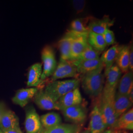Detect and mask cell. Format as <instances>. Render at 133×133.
I'll return each instance as SVG.
<instances>
[{
  "label": "cell",
  "mask_w": 133,
  "mask_h": 133,
  "mask_svg": "<svg viewBox=\"0 0 133 133\" xmlns=\"http://www.w3.org/2000/svg\"><path fill=\"white\" fill-rule=\"evenodd\" d=\"M118 133H129L126 131H119Z\"/></svg>",
  "instance_id": "36"
},
{
  "label": "cell",
  "mask_w": 133,
  "mask_h": 133,
  "mask_svg": "<svg viewBox=\"0 0 133 133\" xmlns=\"http://www.w3.org/2000/svg\"><path fill=\"white\" fill-rule=\"evenodd\" d=\"M80 80L74 78L65 81H51L46 86L44 91L57 102L63 96L79 88Z\"/></svg>",
  "instance_id": "3"
},
{
  "label": "cell",
  "mask_w": 133,
  "mask_h": 133,
  "mask_svg": "<svg viewBox=\"0 0 133 133\" xmlns=\"http://www.w3.org/2000/svg\"><path fill=\"white\" fill-rule=\"evenodd\" d=\"M102 36L107 45H114L116 43L114 33L109 29H107Z\"/></svg>",
  "instance_id": "29"
},
{
  "label": "cell",
  "mask_w": 133,
  "mask_h": 133,
  "mask_svg": "<svg viewBox=\"0 0 133 133\" xmlns=\"http://www.w3.org/2000/svg\"><path fill=\"white\" fill-rule=\"evenodd\" d=\"M7 109L6 108V105H5V103L3 102H0V120L1 117L4 114L5 110Z\"/></svg>",
  "instance_id": "32"
},
{
  "label": "cell",
  "mask_w": 133,
  "mask_h": 133,
  "mask_svg": "<svg viewBox=\"0 0 133 133\" xmlns=\"http://www.w3.org/2000/svg\"><path fill=\"white\" fill-rule=\"evenodd\" d=\"M122 72L116 65H114L109 70L104 73L106 78L103 90L116 91Z\"/></svg>",
  "instance_id": "10"
},
{
  "label": "cell",
  "mask_w": 133,
  "mask_h": 133,
  "mask_svg": "<svg viewBox=\"0 0 133 133\" xmlns=\"http://www.w3.org/2000/svg\"><path fill=\"white\" fill-rule=\"evenodd\" d=\"M74 6L75 9L78 12H81L83 10L85 5V1H74Z\"/></svg>",
  "instance_id": "30"
},
{
  "label": "cell",
  "mask_w": 133,
  "mask_h": 133,
  "mask_svg": "<svg viewBox=\"0 0 133 133\" xmlns=\"http://www.w3.org/2000/svg\"><path fill=\"white\" fill-rule=\"evenodd\" d=\"M81 129V125L61 123L53 128L45 130L43 133H80Z\"/></svg>",
  "instance_id": "26"
},
{
  "label": "cell",
  "mask_w": 133,
  "mask_h": 133,
  "mask_svg": "<svg viewBox=\"0 0 133 133\" xmlns=\"http://www.w3.org/2000/svg\"><path fill=\"white\" fill-rule=\"evenodd\" d=\"M129 71H133V45H130V53H129Z\"/></svg>",
  "instance_id": "31"
},
{
  "label": "cell",
  "mask_w": 133,
  "mask_h": 133,
  "mask_svg": "<svg viewBox=\"0 0 133 133\" xmlns=\"http://www.w3.org/2000/svg\"><path fill=\"white\" fill-rule=\"evenodd\" d=\"M4 133H23L21 129H14L9 130H2Z\"/></svg>",
  "instance_id": "33"
},
{
  "label": "cell",
  "mask_w": 133,
  "mask_h": 133,
  "mask_svg": "<svg viewBox=\"0 0 133 133\" xmlns=\"http://www.w3.org/2000/svg\"><path fill=\"white\" fill-rule=\"evenodd\" d=\"M90 18V17H86L74 20L71 24L70 30L80 33H89L90 30L88 25Z\"/></svg>",
  "instance_id": "27"
},
{
  "label": "cell",
  "mask_w": 133,
  "mask_h": 133,
  "mask_svg": "<svg viewBox=\"0 0 133 133\" xmlns=\"http://www.w3.org/2000/svg\"><path fill=\"white\" fill-rule=\"evenodd\" d=\"M43 72L42 64L35 63L32 65L29 69L27 85L30 87L37 88L41 82V76Z\"/></svg>",
  "instance_id": "19"
},
{
  "label": "cell",
  "mask_w": 133,
  "mask_h": 133,
  "mask_svg": "<svg viewBox=\"0 0 133 133\" xmlns=\"http://www.w3.org/2000/svg\"><path fill=\"white\" fill-rule=\"evenodd\" d=\"M133 103L129 99L128 95H121L116 92L114 98V107L115 113L117 118L131 108Z\"/></svg>",
  "instance_id": "18"
},
{
  "label": "cell",
  "mask_w": 133,
  "mask_h": 133,
  "mask_svg": "<svg viewBox=\"0 0 133 133\" xmlns=\"http://www.w3.org/2000/svg\"><path fill=\"white\" fill-rule=\"evenodd\" d=\"M80 133H90V131L88 129H86L85 130H84V131H83L82 132H81Z\"/></svg>",
  "instance_id": "35"
},
{
  "label": "cell",
  "mask_w": 133,
  "mask_h": 133,
  "mask_svg": "<svg viewBox=\"0 0 133 133\" xmlns=\"http://www.w3.org/2000/svg\"><path fill=\"white\" fill-rule=\"evenodd\" d=\"M75 32L68 30L58 42L60 58L64 60L71 61V44L74 38Z\"/></svg>",
  "instance_id": "13"
},
{
  "label": "cell",
  "mask_w": 133,
  "mask_h": 133,
  "mask_svg": "<svg viewBox=\"0 0 133 133\" xmlns=\"http://www.w3.org/2000/svg\"><path fill=\"white\" fill-rule=\"evenodd\" d=\"M0 133H4V132L2 131V130L0 129Z\"/></svg>",
  "instance_id": "37"
},
{
  "label": "cell",
  "mask_w": 133,
  "mask_h": 133,
  "mask_svg": "<svg viewBox=\"0 0 133 133\" xmlns=\"http://www.w3.org/2000/svg\"><path fill=\"white\" fill-rule=\"evenodd\" d=\"M122 45L115 44L103 53L100 57V60L105 68L104 73L114 65Z\"/></svg>",
  "instance_id": "17"
},
{
  "label": "cell",
  "mask_w": 133,
  "mask_h": 133,
  "mask_svg": "<svg viewBox=\"0 0 133 133\" xmlns=\"http://www.w3.org/2000/svg\"><path fill=\"white\" fill-rule=\"evenodd\" d=\"M119 131L114 129H108L102 133H118Z\"/></svg>",
  "instance_id": "34"
},
{
  "label": "cell",
  "mask_w": 133,
  "mask_h": 133,
  "mask_svg": "<svg viewBox=\"0 0 133 133\" xmlns=\"http://www.w3.org/2000/svg\"><path fill=\"white\" fill-rule=\"evenodd\" d=\"M82 97L79 88L71 91L61 97L57 101L60 110H62L70 107L81 104Z\"/></svg>",
  "instance_id": "9"
},
{
  "label": "cell",
  "mask_w": 133,
  "mask_h": 133,
  "mask_svg": "<svg viewBox=\"0 0 133 133\" xmlns=\"http://www.w3.org/2000/svg\"><path fill=\"white\" fill-rule=\"evenodd\" d=\"M88 33L75 32L74 38L71 44L70 61L76 60L88 45L87 42Z\"/></svg>",
  "instance_id": "11"
},
{
  "label": "cell",
  "mask_w": 133,
  "mask_h": 133,
  "mask_svg": "<svg viewBox=\"0 0 133 133\" xmlns=\"http://www.w3.org/2000/svg\"><path fill=\"white\" fill-rule=\"evenodd\" d=\"M61 111L66 120L73 124L81 125L86 119V109L81 104L70 107Z\"/></svg>",
  "instance_id": "7"
},
{
  "label": "cell",
  "mask_w": 133,
  "mask_h": 133,
  "mask_svg": "<svg viewBox=\"0 0 133 133\" xmlns=\"http://www.w3.org/2000/svg\"><path fill=\"white\" fill-rule=\"evenodd\" d=\"M116 91L103 90L97 103L108 129H113L117 117L115 113L114 102Z\"/></svg>",
  "instance_id": "2"
},
{
  "label": "cell",
  "mask_w": 133,
  "mask_h": 133,
  "mask_svg": "<svg viewBox=\"0 0 133 133\" xmlns=\"http://www.w3.org/2000/svg\"><path fill=\"white\" fill-rule=\"evenodd\" d=\"M118 131L133 130V109L127 110L117 118L114 128Z\"/></svg>",
  "instance_id": "21"
},
{
  "label": "cell",
  "mask_w": 133,
  "mask_h": 133,
  "mask_svg": "<svg viewBox=\"0 0 133 133\" xmlns=\"http://www.w3.org/2000/svg\"><path fill=\"white\" fill-rule=\"evenodd\" d=\"M87 42L89 45L99 53L105 50L108 46L102 35L90 31L88 33Z\"/></svg>",
  "instance_id": "25"
},
{
  "label": "cell",
  "mask_w": 133,
  "mask_h": 133,
  "mask_svg": "<svg viewBox=\"0 0 133 133\" xmlns=\"http://www.w3.org/2000/svg\"><path fill=\"white\" fill-rule=\"evenodd\" d=\"M104 68L102 65L95 70L86 73L82 77V87L91 97L98 98L102 93L105 84V76L102 73Z\"/></svg>",
  "instance_id": "1"
},
{
  "label": "cell",
  "mask_w": 133,
  "mask_h": 133,
  "mask_svg": "<svg viewBox=\"0 0 133 133\" xmlns=\"http://www.w3.org/2000/svg\"><path fill=\"white\" fill-rule=\"evenodd\" d=\"M78 73L76 68L71 61L60 59L55 71L52 76V81L68 77H75Z\"/></svg>",
  "instance_id": "6"
},
{
  "label": "cell",
  "mask_w": 133,
  "mask_h": 133,
  "mask_svg": "<svg viewBox=\"0 0 133 133\" xmlns=\"http://www.w3.org/2000/svg\"><path fill=\"white\" fill-rule=\"evenodd\" d=\"M114 20L110 19L108 15H105L102 19L91 17L88 26L90 31L103 35L107 29L114 25Z\"/></svg>",
  "instance_id": "14"
},
{
  "label": "cell",
  "mask_w": 133,
  "mask_h": 133,
  "mask_svg": "<svg viewBox=\"0 0 133 133\" xmlns=\"http://www.w3.org/2000/svg\"><path fill=\"white\" fill-rule=\"evenodd\" d=\"M38 90V88L30 87L22 88L17 91L12 98V101L15 105L24 108L27 105Z\"/></svg>",
  "instance_id": "15"
},
{
  "label": "cell",
  "mask_w": 133,
  "mask_h": 133,
  "mask_svg": "<svg viewBox=\"0 0 133 133\" xmlns=\"http://www.w3.org/2000/svg\"><path fill=\"white\" fill-rule=\"evenodd\" d=\"M117 92L121 95H128L130 90L133 88V71H128L124 73L120 78L118 84Z\"/></svg>",
  "instance_id": "23"
},
{
  "label": "cell",
  "mask_w": 133,
  "mask_h": 133,
  "mask_svg": "<svg viewBox=\"0 0 133 133\" xmlns=\"http://www.w3.org/2000/svg\"><path fill=\"white\" fill-rule=\"evenodd\" d=\"M43 128L45 130L52 128L62 123V119L60 115L55 112H50L43 114L40 117Z\"/></svg>",
  "instance_id": "24"
},
{
  "label": "cell",
  "mask_w": 133,
  "mask_h": 133,
  "mask_svg": "<svg viewBox=\"0 0 133 133\" xmlns=\"http://www.w3.org/2000/svg\"><path fill=\"white\" fill-rule=\"evenodd\" d=\"M71 62L76 68L77 73L82 74L83 75L95 70L102 65H103L100 58L95 60L85 61L75 60L71 61Z\"/></svg>",
  "instance_id": "20"
},
{
  "label": "cell",
  "mask_w": 133,
  "mask_h": 133,
  "mask_svg": "<svg viewBox=\"0 0 133 133\" xmlns=\"http://www.w3.org/2000/svg\"><path fill=\"white\" fill-rule=\"evenodd\" d=\"M34 101L38 108L42 110H60L57 102L53 100L44 90L38 91L34 97Z\"/></svg>",
  "instance_id": "12"
},
{
  "label": "cell",
  "mask_w": 133,
  "mask_h": 133,
  "mask_svg": "<svg viewBox=\"0 0 133 133\" xmlns=\"http://www.w3.org/2000/svg\"><path fill=\"white\" fill-rule=\"evenodd\" d=\"M100 53L92 48L88 44V45L86 48L81 53L76 60L81 61L95 60L100 58Z\"/></svg>",
  "instance_id": "28"
},
{
  "label": "cell",
  "mask_w": 133,
  "mask_h": 133,
  "mask_svg": "<svg viewBox=\"0 0 133 133\" xmlns=\"http://www.w3.org/2000/svg\"><path fill=\"white\" fill-rule=\"evenodd\" d=\"M0 129L2 130L20 129L19 118L13 111L6 109L0 120Z\"/></svg>",
  "instance_id": "16"
},
{
  "label": "cell",
  "mask_w": 133,
  "mask_h": 133,
  "mask_svg": "<svg viewBox=\"0 0 133 133\" xmlns=\"http://www.w3.org/2000/svg\"><path fill=\"white\" fill-rule=\"evenodd\" d=\"M41 57L43 66L41 76V82H43L46 78L52 76L56 69L57 62L53 48L48 45L43 48Z\"/></svg>",
  "instance_id": "4"
},
{
  "label": "cell",
  "mask_w": 133,
  "mask_h": 133,
  "mask_svg": "<svg viewBox=\"0 0 133 133\" xmlns=\"http://www.w3.org/2000/svg\"><path fill=\"white\" fill-rule=\"evenodd\" d=\"M25 128L26 133H43L44 129L41 121L40 116L32 105L25 109Z\"/></svg>",
  "instance_id": "5"
},
{
  "label": "cell",
  "mask_w": 133,
  "mask_h": 133,
  "mask_svg": "<svg viewBox=\"0 0 133 133\" xmlns=\"http://www.w3.org/2000/svg\"><path fill=\"white\" fill-rule=\"evenodd\" d=\"M108 128L97 103L93 108L90 115L88 129L90 133H102Z\"/></svg>",
  "instance_id": "8"
},
{
  "label": "cell",
  "mask_w": 133,
  "mask_h": 133,
  "mask_svg": "<svg viewBox=\"0 0 133 133\" xmlns=\"http://www.w3.org/2000/svg\"><path fill=\"white\" fill-rule=\"evenodd\" d=\"M130 48V45H122L115 61L116 66L122 73H125L129 71Z\"/></svg>",
  "instance_id": "22"
}]
</instances>
